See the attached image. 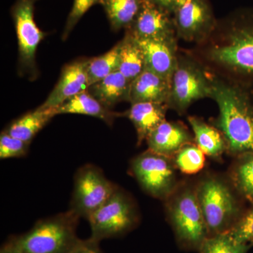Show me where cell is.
I'll return each mask as SVG.
<instances>
[{"instance_id":"cell-1","label":"cell","mask_w":253,"mask_h":253,"mask_svg":"<svg viewBox=\"0 0 253 253\" xmlns=\"http://www.w3.org/2000/svg\"><path fill=\"white\" fill-rule=\"evenodd\" d=\"M186 51L208 72L253 87V9L217 20L207 39Z\"/></svg>"},{"instance_id":"cell-2","label":"cell","mask_w":253,"mask_h":253,"mask_svg":"<svg viewBox=\"0 0 253 253\" xmlns=\"http://www.w3.org/2000/svg\"><path fill=\"white\" fill-rule=\"evenodd\" d=\"M210 73V72H209ZM211 73V99L217 103V118L212 121L234 156L253 153V87Z\"/></svg>"},{"instance_id":"cell-3","label":"cell","mask_w":253,"mask_h":253,"mask_svg":"<svg viewBox=\"0 0 253 253\" xmlns=\"http://www.w3.org/2000/svg\"><path fill=\"white\" fill-rule=\"evenodd\" d=\"M80 219L68 210L37 221L30 230L11 236L3 246L16 253H68L81 242L77 234Z\"/></svg>"},{"instance_id":"cell-4","label":"cell","mask_w":253,"mask_h":253,"mask_svg":"<svg viewBox=\"0 0 253 253\" xmlns=\"http://www.w3.org/2000/svg\"><path fill=\"white\" fill-rule=\"evenodd\" d=\"M169 85L168 107L184 114L195 101L211 97V73L186 49H179Z\"/></svg>"},{"instance_id":"cell-5","label":"cell","mask_w":253,"mask_h":253,"mask_svg":"<svg viewBox=\"0 0 253 253\" xmlns=\"http://www.w3.org/2000/svg\"><path fill=\"white\" fill-rule=\"evenodd\" d=\"M132 201L120 187L102 206L88 218L91 229L89 239L100 243L103 240L121 237L137 223Z\"/></svg>"},{"instance_id":"cell-6","label":"cell","mask_w":253,"mask_h":253,"mask_svg":"<svg viewBox=\"0 0 253 253\" xmlns=\"http://www.w3.org/2000/svg\"><path fill=\"white\" fill-rule=\"evenodd\" d=\"M73 186L68 210L86 220L118 187L99 168L92 164L84 165L78 169Z\"/></svg>"},{"instance_id":"cell-7","label":"cell","mask_w":253,"mask_h":253,"mask_svg":"<svg viewBox=\"0 0 253 253\" xmlns=\"http://www.w3.org/2000/svg\"><path fill=\"white\" fill-rule=\"evenodd\" d=\"M38 0H16L11 9L18 38V73L31 81L38 77L36 51L46 33L38 27L34 19L35 4Z\"/></svg>"},{"instance_id":"cell-8","label":"cell","mask_w":253,"mask_h":253,"mask_svg":"<svg viewBox=\"0 0 253 253\" xmlns=\"http://www.w3.org/2000/svg\"><path fill=\"white\" fill-rule=\"evenodd\" d=\"M196 193L209 233L213 235L229 231L239 209L227 186L211 178L203 181Z\"/></svg>"},{"instance_id":"cell-9","label":"cell","mask_w":253,"mask_h":253,"mask_svg":"<svg viewBox=\"0 0 253 253\" xmlns=\"http://www.w3.org/2000/svg\"><path fill=\"white\" fill-rule=\"evenodd\" d=\"M169 217L179 242L199 250L209 234L196 193L187 189L176 196L169 206Z\"/></svg>"},{"instance_id":"cell-10","label":"cell","mask_w":253,"mask_h":253,"mask_svg":"<svg viewBox=\"0 0 253 253\" xmlns=\"http://www.w3.org/2000/svg\"><path fill=\"white\" fill-rule=\"evenodd\" d=\"M131 174L147 194L158 199H166L175 187V174L169 158L148 149L133 158Z\"/></svg>"},{"instance_id":"cell-11","label":"cell","mask_w":253,"mask_h":253,"mask_svg":"<svg viewBox=\"0 0 253 253\" xmlns=\"http://www.w3.org/2000/svg\"><path fill=\"white\" fill-rule=\"evenodd\" d=\"M172 17L178 41L194 44L207 39L217 23L209 0H186Z\"/></svg>"},{"instance_id":"cell-12","label":"cell","mask_w":253,"mask_h":253,"mask_svg":"<svg viewBox=\"0 0 253 253\" xmlns=\"http://www.w3.org/2000/svg\"><path fill=\"white\" fill-rule=\"evenodd\" d=\"M126 33L136 40L176 37L172 15L146 0Z\"/></svg>"},{"instance_id":"cell-13","label":"cell","mask_w":253,"mask_h":253,"mask_svg":"<svg viewBox=\"0 0 253 253\" xmlns=\"http://www.w3.org/2000/svg\"><path fill=\"white\" fill-rule=\"evenodd\" d=\"M89 59L81 58L68 63L61 71L59 81L47 99L39 107L41 109L57 108L66 100L76 96L89 87L87 68Z\"/></svg>"},{"instance_id":"cell-14","label":"cell","mask_w":253,"mask_h":253,"mask_svg":"<svg viewBox=\"0 0 253 253\" xmlns=\"http://www.w3.org/2000/svg\"><path fill=\"white\" fill-rule=\"evenodd\" d=\"M136 41L144 54L146 69L169 81L179 51L176 37Z\"/></svg>"},{"instance_id":"cell-15","label":"cell","mask_w":253,"mask_h":253,"mask_svg":"<svg viewBox=\"0 0 253 253\" xmlns=\"http://www.w3.org/2000/svg\"><path fill=\"white\" fill-rule=\"evenodd\" d=\"M194 140V137L182 123L166 121L149 134L146 141L151 151L171 158L184 145Z\"/></svg>"},{"instance_id":"cell-16","label":"cell","mask_w":253,"mask_h":253,"mask_svg":"<svg viewBox=\"0 0 253 253\" xmlns=\"http://www.w3.org/2000/svg\"><path fill=\"white\" fill-rule=\"evenodd\" d=\"M169 107L166 104L155 102H137L131 104L130 108L123 113L135 127L137 145L146 140L149 134L166 121Z\"/></svg>"},{"instance_id":"cell-17","label":"cell","mask_w":253,"mask_h":253,"mask_svg":"<svg viewBox=\"0 0 253 253\" xmlns=\"http://www.w3.org/2000/svg\"><path fill=\"white\" fill-rule=\"evenodd\" d=\"M169 80L145 69L131 83L129 101L137 102H155L167 104L169 99Z\"/></svg>"},{"instance_id":"cell-18","label":"cell","mask_w":253,"mask_h":253,"mask_svg":"<svg viewBox=\"0 0 253 253\" xmlns=\"http://www.w3.org/2000/svg\"><path fill=\"white\" fill-rule=\"evenodd\" d=\"M56 116L60 114H79L91 116L101 120L111 126L116 118L124 117L121 113L114 112L108 109L87 90L82 91L76 96L66 100L56 108Z\"/></svg>"},{"instance_id":"cell-19","label":"cell","mask_w":253,"mask_h":253,"mask_svg":"<svg viewBox=\"0 0 253 253\" xmlns=\"http://www.w3.org/2000/svg\"><path fill=\"white\" fill-rule=\"evenodd\" d=\"M130 84L131 82L117 71L91 84L87 91L106 108L111 109L118 103L129 102Z\"/></svg>"},{"instance_id":"cell-20","label":"cell","mask_w":253,"mask_h":253,"mask_svg":"<svg viewBox=\"0 0 253 253\" xmlns=\"http://www.w3.org/2000/svg\"><path fill=\"white\" fill-rule=\"evenodd\" d=\"M56 116V108L38 107L15 120L4 131L14 137L31 143L36 134Z\"/></svg>"},{"instance_id":"cell-21","label":"cell","mask_w":253,"mask_h":253,"mask_svg":"<svg viewBox=\"0 0 253 253\" xmlns=\"http://www.w3.org/2000/svg\"><path fill=\"white\" fill-rule=\"evenodd\" d=\"M188 121L194 132V141L198 147L210 157L220 158L227 150L225 139L221 131L196 116H189Z\"/></svg>"},{"instance_id":"cell-22","label":"cell","mask_w":253,"mask_h":253,"mask_svg":"<svg viewBox=\"0 0 253 253\" xmlns=\"http://www.w3.org/2000/svg\"><path fill=\"white\" fill-rule=\"evenodd\" d=\"M146 69L144 54L137 41L126 33L120 41V71L129 82H132Z\"/></svg>"},{"instance_id":"cell-23","label":"cell","mask_w":253,"mask_h":253,"mask_svg":"<svg viewBox=\"0 0 253 253\" xmlns=\"http://www.w3.org/2000/svg\"><path fill=\"white\" fill-rule=\"evenodd\" d=\"M144 0H101L100 4L107 16L113 31L126 30L139 14Z\"/></svg>"},{"instance_id":"cell-24","label":"cell","mask_w":253,"mask_h":253,"mask_svg":"<svg viewBox=\"0 0 253 253\" xmlns=\"http://www.w3.org/2000/svg\"><path fill=\"white\" fill-rule=\"evenodd\" d=\"M119 54L120 42L106 54L89 59L87 68L89 86L118 71Z\"/></svg>"},{"instance_id":"cell-25","label":"cell","mask_w":253,"mask_h":253,"mask_svg":"<svg viewBox=\"0 0 253 253\" xmlns=\"http://www.w3.org/2000/svg\"><path fill=\"white\" fill-rule=\"evenodd\" d=\"M239 157L231 174L233 181L236 189L253 203V153L241 155Z\"/></svg>"},{"instance_id":"cell-26","label":"cell","mask_w":253,"mask_h":253,"mask_svg":"<svg viewBox=\"0 0 253 253\" xmlns=\"http://www.w3.org/2000/svg\"><path fill=\"white\" fill-rule=\"evenodd\" d=\"M251 246L238 242L226 232L208 236L200 246V253H247Z\"/></svg>"},{"instance_id":"cell-27","label":"cell","mask_w":253,"mask_h":253,"mask_svg":"<svg viewBox=\"0 0 253 253\" xmlns=\"http://www.w3.org/2000/svg\"><path fill=\"white\" fill-rule=\"evenodd\" d=\"M174 156L176 167L184 174H196L204 167L205 154L194 142L184 145Z\"/></svg>"},{"instance_id":"cell-28","label":"cell","mask_w":253,"mask_h":253,"mask_svg":"<svg viewBox=\"0 0 253 253\" xmlns=\"http://www.w3.org/2000/svg\"><path fill=\"white\" fill-rule=\"evenodd\" d=\"M30 145L31 143L21 140L2 131L0 135V158L4 160L26 156Z\"/></svg>"},{"instance_id":"cell-29","label":"cell","mask_w":253,"mask_h":253,"mask_svg":"<svg viewBox=\"0 0 253 253\" xmlns=\"http://www.w3.org/2000/svg\"><path fill=\"white\" fill-rule=\"evenodd\" d=\"M101 1V0H73L72 9L68 15L64 31L63 32V41L67 39L70 33L72 32L73 28L78 24L86 11L94 5L100 4Z\"/></svg>"},{"instance_id":"cell-30","label":"cell","mask_w":253,"mask_h":253,"mask_svg":"<svg viewBox=\"0 0 253 253\" xmlns=\"http://www.w3.org/2000/svg\"><path fill=\"white\" fill-rule=\"evenodd\" d=\"M233 239L242 244L253 245V209L227 231Z\"/></svg>"},{"instance_id":"cell-31","label":"cell","mask_w":253,"mask_h":253,"mask_svg":"<svg viewBox=\"0 0 253 253\" xmlns=\"http://www.w3.org/2000/svg\"><path fill=\"white\" fill-rule=\"evenodd\" d=\"M100 243L91 239L82 240L81 242L68 253H104L99 246Z\"/></svg>"},{"instance_id":"cell-32","label":"cell","mask_w":253,"mask_h":253,"mask_svg":"<svg viewBox=\"0 0 253 253\" xmlns=\"http://www.w3.org/2000/svg\"><path fill=\"white\" fill-rule=\"evenodd\" d=\"M146 1L156 5L173 15L176 10L185 2L186 0H146Z\"/></svg>"},{"instance_id":"cell-33","label":"cell","mask_w":253,"mask_h":253,"mask_svg":"<svg viewBox=\"0 0 253 253\" xmlns=\"http://www.w3.org/2000/svg\"><path fill=\"white\" fill-rule=\"evenodd\" d=\"M0 253H14V251H11L8 248L5 247L4 246H2V247L1 248V250H0Z\"/></svg>"}]
</instances>
